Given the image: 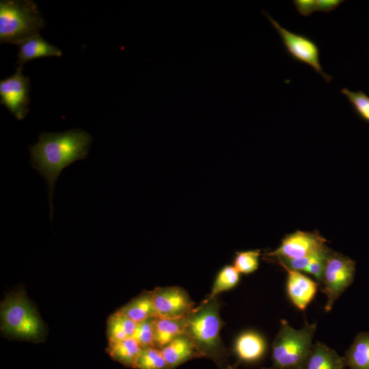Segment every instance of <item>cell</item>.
<instances>
[{
	"label": "cell",
	"mask_w": 369,
	"mask_h": 369,
	"mask_svg": "<svg viewBox=\"0 0 369 369\" xmlns=\"http://www.w3.org/2000/svg\"><path fill=\"white\" fill-rule=\"evenodd\" d=\"M92 141V137L87 131L77 128L62 133L41 132L38 142L29 146L31 165L47 184L51 220L57 180L65 168L87 157Z\"/></svg>",
	"instance_id": "cell-1"
},
{
	"label": "cell",
	"mask_w": 369,
	"mask_h": 369,
	"mask_svg": "<svg viewBox=\"0 0 369 369\" xmlns=\"http://www.w3.org/2000/svg\"><path fill=\"white\" fill-rule=\"evenodd\" d=\"M222 324L217 298H206L187 316L184 333L192 340L200 357L217 361L224 357L226 349L220 337Z\"/></svg>",
	"instance_id": "cell-2"
},
{
	"label": "cell",
	"mask_w": 369,
	"mask_h": 369,
	"mask_svg": "<svg viewBox=\"0 0 369 369\" xmlns=\"http://www.w3.org/2000/svg\"><path fill=\"white\" fill-rule=\"evenodd\" d=\"M45 22L36 3L31 0L0 1L1 43L18 44L39 33Z\"/></svg>",
	"instance_id": "cell-3"
},
{
	"label": "cell",
	"mask_w": 369,
	"mask_h": 369,
	"mask_svg": "<svg viewBox=\"0 0 369 369\" xmlns=\"http://www.w3.org/2000/svg\"><path fill=\"white\" fill-rule=\"evenodd\" d=\"M316 329V323H305L301 329H296L282 320L272 345L273 368H302L313 346Z\"/></svg>",
	"instance_id": "cell-4"
},
{
	"label": "cell",
	"mask_w": 369,
	"mask_h": 369,
	"mask_svg": "<svg viewBox=\"0 0 369 369\" xmlns=\"http://www.w3.org/2000/svg\"><path fill=\"white\" fill-rule=\"evenodd\" d=\"M1 329L16 338L36 340L43 332L42 321L23 291L5 297L1 305Z\"/></svg>",
	"instance_id": "cell-5"
},
{
	"label": "cell",
	"mask_w": 369,
	"mask_h": 369,
	"mask_svg": "<svg viewBox=\"0 0 369 369\" xmlns=\"http://www.w3.org/2000/svg\"><path fill=\"white\" fill-rule=\"evenodd\" d=\"M355 274V262L350 258L330 249L326 258L321 282L323 292L327 297L326 312L342 292L353 283Z\"/></svg>",
	"instance_id": "cell-6"
},
{
	"label": "cell",
	"mask_w": 369,
	"mask_h": 369,
	"mask_svg": "<svg viewBox=\"0 0 369 369\" xmlns=\"http://www.w3.org/2000/svg\"><path fill=\"white\" fill-rule=\"evenodd\" d=\"M262 13L279 35L285 50L291 59L312 67L325 82L331 81L332 77L323 70L319 59V48L314 40L305 35L290 31L282 27L268 13L263 11Z\"/></svg>",
	"instance_id": "cell-7"
},
{
	"label": "cell",
	"mask_w": 369,
	"mask_h": 369,
	"mask_svg": "<svg viewBox=\"0 0 369 369\" xmlns=\"http://www.w3.org/2000/svg\"><path fill=\"white\" fill-rule=\"evenodd\" d=\"M22 70L23 66H18L12 76L0 81L1 104L18 120L26 117L30 102L29 79Z\"/></svg>",
	"instance_id": "cell-8"
},
{
	"label": "cell",
	"mask_w": 369,
	"mask_h": 369,
	"mask_svg": "<svg viewBox=\"0 0 369 369\" xmlns=\"http://www.w3.org/2000/svg\"><path fill=\"white\" fill-rule=\"evenodd\" d=\"M327 241L318 232L295 231L286 235L279 246L266 254L275 259H296L303 258L324 249Z\"/></svg>",
	"instance_id": "cell-9"
},
{
	"label": "cell",
	"mask_w": 369,
	"mask_h": 369,
	"mask_svg": "<svg viewBox=\"0 0 369 369\" xmlns=\"http://www.w3.org/2000/svg\"><path fill=\"white\" fill-rule=\"evenodd\" d=\"M152 295L156 317H184L195 308L188 293L178 286L156 288Z\"/></svg>",
	"instance_id": "cell-10"
},
{
	"label": "cell",
	"mask_w": 369,
	"mask_h": 369,
	"mask_svg": "<svg viewBox=\"0 0 369 369\" xmlns=\"http://www.w3.org/2000/svg\"><path fill=\"white\" fill-rule=\"evenodd\" d=\"M280 266L287 273L286 292L290 301L298 310L304 311L316 296L318 283L301 271Z\"/></svg>",
	"instance_id": "cell-11"
},
{
	"label": "cell",
	"mask_w": 369,
	"mask_h": 369,
	"mask_svg": "<svg viewBox=\"0 0 369 369\" xmlns=\"http://www.w3.org/2000/svg\"><path fill=\"white\" fill-rule=\"evenodd\" d=\"M266 351L265 338L258 332L248 330L240 333L234 344V352L239 361L251 364L260 360Z\"/></svg>",
	"instance_id": "cell-12"
},
{
	"label": "cell",
	"mask_w": 369,
	"mask_h": 369,
	"mask_svg": "<svg viewBox=\"0 0 369 369\" xmlns=\"http://www.w3.org/2000/svg\"><path fill=\"white\" fill-rule=\"evenodd\" d=\"M17 64L23 66L28 61L46 57H61L62 51L44 40L40 34L33 36L18 44Z\"/></svg>",
	"instance_id": "cell-13"
},
{
	"label": "cell",
	"mask_w": 369,
	"mask_h": 369,
	"mask_svg": "<svg viewBox=\"0 0 369 369\" xmlns=\"http://www.w3.org/2000/svg\"><path fill=\"white\" fill-rule=\"evenodd\" d=\"M161 349L171 369L194 357H200L192 340L186 333L176 337Z\"/></svg>",
	"instance_id": "cell-14"
},
{
	"label": "cell",
	"mask_w": 369,
	"mask_h": 369,
	"mask_svg": "<svg viewBox=\"0 0 369 369\" xmlns=\"http://www.w3.org/2000/svg\"><path fill=\"white\" fill-rule=\"evenodd\" d=\"M344 358L325 344L317 342L311 351L302 369H344Z\"/></svg>",
	"instance_id": "cell-15"
},
{
	"label": "cell",
	"mask_w": 369,
	"mask_h": 369,
	"mask_svg": "<svg viewBox=\"0 0 369 369\" xmlns=\"http://www.w3.org/2000/svg\"><path fill=\"white\" fill-rule=\"evenodd\" d=\"M187 318V316L174 318L155 317V346L162 348L172 340L184 333Z\"/></svg>",
	"instance_id": "cell-16"
},
{
	"label": "cell",
	"mask_w": 369,
	"mask_h": 369,
	"mask_svg": "<svg viewBox=\"0 0 369 369\" xmlns=\"http://www.w3.org/2000/svg\"><path fill=\"white\" fill-rule=\"evenodd\" d=\"M118 311L136 323L156 317L152 291L139 295Z\"/></svg>",
	"instance_id": "cell-17"
},
{
	"label": "cell",
	"mask_w": 369,
	"mask_h": 369,
	"mask_svg": "<svg viewBox=\"0 0 369 369\" xmlns=\"http://www.w3.org/2000/svg\"><path fill=\"white\" fill-rule=\"evenodd\" d=\"M344 361L350 369H369V333H359L346 353Z\"/></svg>",
	"instance_id": "cell-18"
},
{
	"label": "cell",
	"mask_w": 369,
	"mask_h": 369,
	"mask_svg": "<svg viewBox=\"0 0 369 369\" xmlns=\"http://www.w3.org/2000/svg\"><path fill=\"white\" fill-rule=\"evenodd\" d=\"M142 347L132 337L109 344V354L118 362L135 367Z\"/></svg>",
	"instance_id": "cell-19"
},
{
	"label": "cell",
	"mask_w": 369,
	"mask_h": 369,
	"mask_svg": "<svg viewBox=\"0 0 369 369\" xmlns=\"http://www.w3.org/2000/svg\"><path fill=\"white\" fill-rule=\"evenodd\" d=\"M137 324L119 311L115 312L107 320L109 344L132 337Z\"/></svg>",
	"instance_id": "cell-20"
},
{
	"label": "cell",
	"mask_w": 369,
	"mask_h": 369,
	"mask_svg": "<svg viewBox=\"0 0 369 369\" xmlns=\"http://www.w3.org/2000/svg\"><path fill=\"white\" fill-rule=\"evenodd\" d=\"M240 274L233 265L224 266L218 272L207 298H217L221 292L234 288L239 282Z\"/></svg>",
	"instance_id": "cell-21"
},
{
	"label": "cell",
	"mask_w": 369,
	"mask_h": 369,
	"mask_svg": "<svg viewBox=\"0 0 369 369\" xmlns=\"http://www.w3.org/2000/svg\"><path fill=\"white\" fill-rule=\"evenodd\" d=\"M137 369H171L161 349L156 346L143 348L135 367Z\"/></svg>",
	"instance_id": "cell-22"
},
{
	"label": "cell",
	"mask_w": 369,
	"mask_h": 369,
	"mask_svg": "<svg viewBox=\"0 0 369 369\" xmlns=\"http://www.w3.org/2000/svg\"><path fill=\"white\" fill-rule=\"evenodd\" d=\"M260 256L259 249L237 251L234 258L233 266L240 273H252L258 268Z\"/></svg>",
	"instance_id": "cell-23"
},
{
	"label": "cell",
	"mask_w": 369,
	"mask_h": 369,
	"mask_svg": "<svg viewBox=\"0 0 369 369\" xmlns=\"http://www.w3.org/2000/svg\"><path fill=\"white\" fill-rule=\"evenodd\" d=\"M341 93L346 96L356 113L369 122V96L362 91L352 92L347 88L342 89Z\"/></svg>",
	"instance_id": "cell-24"
},
{
	"label": "cell",
	"mask_w": 369,
	"mask_h": 369,
	"mask_svg": "<svg viewBox=\"0 0 369 369\" xmlns=\"http://www.w3.org/2000/svg\"><path fill=\"white\" fill-rule=\"evenodd\" d=\"M154 320L150 318L137 324L135 331L132 336L142 347L155 346L154 342Z\"/></svg>",
	"instance_id": "cell-25"
},
{
	"label": "cell",
	"mask_w": 369,
	"mask_h": 369,
	"mask_svg": "<svg viewBox=\"0 0 369 369\" xmlns=\"http://www.w3.org/2000/svg\"><path fill=\"white\" fill-rule=\"evenodd\" d=\"M330 249L327 246L318 251L304 271L312 275L319 283L321 282L326 258Z\"/></svg>",
	"instance_id": "cell-26"
},
{
	"label": "cell",
	"mask_w": 369,
	"mask_h": 369,
	"mask_svg": "<svg viewBox=\"0 0 369 369\" xmlns=\"http://www.w3.org/2000/svg\"><path fill=\"white\" fill-rule=\"evenodd\" d=\"M298 12L303 16H309L315 12V0L292 1Z\"/></svg>",
	"instance_id": "cell-27"
},
{
	"label": "cell",
	"mask_w": 369,
	"mask_h": 369,
	"mask_svg": "<svg viewBox=\"0 0 369 369\" xmlns=\"http://www.w3.org/2000/svg\"><path fill=\"white\" fill-rule=\"evenodd\" d=\"M342 2L341 0H315V11L329 12L337 8Z\"/></svg>",
	"instance_id": "cell-28"
},
{
	"label": "cell",
	"mask_w": 369,
	"mask_h": 369,
	"mask_svg": "<svg viewBox=\"0 0 369 369\" xmlns=\"http://www.w3.org/2000/svg\"><path fill=\"white\" fill-rule=\"evenodd\" d=\"M223 369H236V367L235 366H228Z\"/></svg>",
	"instance_id": "cell-29"
}]
</instances>
